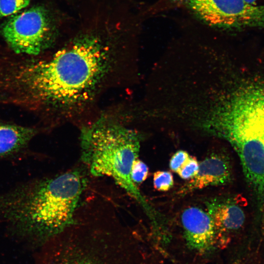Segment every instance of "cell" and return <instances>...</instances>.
<instances>
[{"instance_id": "4fadbf2b", "label": "cell", "mask_w": 264, "mask_h": 264, "mask_svg": "<svg viewBox=\"0 0 264 264\" xmlns=\"http://www.w3.org/2000/svg\"><path fill=\"white\" fill-rule=\"evenodd\" d=\"M30 0H0V17L13 15L27 6Z\"/></svg>"}, {"instance_id": "30bf717a", "label": "cell", "mask_w": 264, "mask_h": 264, "mask_svg": "<svg viewBox=\"0 0 264 264\" xmlns=\"http://www.w3.org/2000/svg\"><path fill=\"white\" fill-rule=\"evenodd\" d=\"M232 179L230 160L222 154H213L199 163L196 175L178 191L185 195L211 186L223 185Z\"/></svg>"}, {"instance_id": "ba28073f", "label": "cell", "mask_w": 264, "mask_h": 264, "mask_svg": "<svg viewBox=\"0 0 264 264\" xmlns=\"http://www.w3.org/2000/svg\"><path fill=\"white\" fill-rule=\"evenodd\" d=\"M181 220L184 238L191 249L202 254L216 246L215 228L207 211L190 207L183 211Z\"/></svg>"}, {"instance_id": "9c48e42d", "label": "cell", "mask_w": 264, "mask_h": 264, "mask_svg": "<svg viewBox=\"0 0 264 264\" xmlns=\"http://www.w3.org/2000/svg\"><path fill=\"white\" fill-rule=\"evenodd\" d=\"M206 206L215 228L216 246L224 248L243 225L244 212L233 198L212 199Z\"/></svg>"}, {"instance_id": "3957f363", "label": "cell", "mask_w": 264, "mask_h": 264, "mask_svg": "<svg viewBox=\"0 0 264 264\" xmlns=\"http://www.w3.org/2000/svg\"><path fill=\"white\" fill-rule=\"evenodd\" d=\"M81 143L82 160L90 173L112 178L142 207L153 227L158 226L162 221L159 214L131 178L140 150L138 134L121 125L98 123L83 131Z\"/></svg>"}, {"instance_id": "6da1fadb", "label": "cell", "mask_w": 264, "mask_h": 264, "mask_svg": "<svg viewBox=\"0 0 264 264\" xmlns=\"http://www.w3.org/2000/svg\"><path fill=\"white\" fill-rule=\"evenodd\" d=\"M107 50L86 37L51 58L18 66L8 73V86L23 103L39 107H67L88 99L108 65Z\"/></svg>"}, {"instance_id": "277c9868", "label": "cell", "mask_w": 264, "mask_h": 264, "mask_svg": "<svg viewBox=\"0 0 264 264\" xmlns=\"http://www.w3.org/2000/svg\"><path fill=\"white\" fill-rule=\"evenodd\" d=\"M125 228L72 224L42 246L37 264H138Z\"/></svg>"}, {"instance_id": "8fae6325", "label": "cell", "mask_w": 264, "mask_h": 264, "mask_svg": "<svg viewBox=\"0 0 264 264\" xmlns=\"http://www.w3.org/2000/svg\"><path fill=\"white\" fill-rule=\"evenodd\" d=\"M36 133L32 128L0 123V159L20 152Z\"/></svg>"}, {"instance_id": "5b68a950", "label": "cell", "mask_w": 264, "mask_h": 264, "mask_svg": "<svg viewBox=\"0 0 264 264\" xmlns=\"http://www.w3.org/2000/svg\"><path fill=\"white\" fill-rule=\"evenodd\" d=\"M221 138L228 141L238 154L264 221V141L250 105H246L238 112Z\"/></svg>"}, {"instance_id": "5bb4252c", "label": "cell", "mask_w": 264, "mask_h": 264, "mask_svg": "<svg viewBox=\"0 0 264 264\" xmlns=\"http://www.w3.org/2000/svg\"><path fill=\"white\" fill-rule=\"evenodd\" d=\"M153 183L154 188L157 190L167 191L174 185L173 176L172 173L168 171H156L154 174Z\"/></svg>"}, {"instance_id": "7a4b0ae2", "label": "cell", "mask_w": 264, "mask_h": 264, "mask_svg": "<svg viewBox=\"0 0 264 264\" xmlns=\"http://www.w3.org/2000/svg\"><path fill=\"white\" fill-rule=\"evenodd\" d=\"M85 185L74 170L21 184L0 194V223L43 246L75 222Z\"/></svg>"}, {"instance_id": "52a82bcc", "label": "cell", "mask_w": 264, "mask_h": 264, "mask_svg": "<svg viewBox=\"0 0 264 264\" xmlns=\"http://www.w3.org/2000/svg\"><path fill=\"white\" fill-rule=\"evenodd\" d=\"M52 25L43 6H36L11 17L2 28V34L17 53L36 55L46 48L51 40Z\"/></svg>"}, {"instance_id": "2e32d148", "label": "cell", "mask_w": 264, "mask_h": 264, "mask_svg": "<svg viewBox=\"0 0 264 264\" xmlns=\"http://www.w3.org/2000/svg\"><path fill=\"white\" fill-rule=\"evenodd\" d=\"M149 168L142 161L136 159L132 164L131 170V178L135 184L144 181L147 177Z\"/></svg>"}, {"instance_id": "e0dca14e", "label": "cell", "mask_w": 264, "mask_h": 264, "mask_svg": "<svg viewBox=\"0 0 264 264\" xmlns=\"http://www.w3.org/2000/svg\"><path fill=\"white\" fill-rule=\"evenodd\" d=\"M189 156V154L185 151H177L172 155L170 160L169 166L171 170L177 173Z\"/></svg>"}, {"instance_id": "9a60e30c", "label": "cell", "mask_w": 264, "mask_h": 264, "mask_svg": "<svg viewBox=\"0 0 264 264\" xmlns=\"http://www.w3.org/2000/svg\"><path fill=\"white\" fill-rule=\"evenodd\" d=\"M199 163L195 157L190 156L177 172L179 176L185 180H189L197 174Z\"/></svg>"}, {"instance_id": "ac0fdd59", "label": "cell", "mask_w": 264, "mask_h": 264, "mask_svg": "<svg viewBox=\"0 0 264 264\" xmlns=\"http://www.w3.org/2000/svg\"><path fill=\"white\" fill-rule=\"evenodd\" d=\"M245 2L248 4H254V3L257 0H243Z\"/></svg>"}, {"instance_id": "7c38bea8", "label": "cell", "mask_w": 264, "mask_h": 264, "mask_svg": "<svg viewBox=\"0 0 264 264\" xmlns=\"http://www.w3.org/2000/svg\"><path fill=\"white\" fill-rule=\"evenodd\" d=\"M253 114L264 141V88L247 87Z\"/></svg>"}, {"instance_id": "8992f818", "label": "cell", "mask_w": 264, "mask_h": 264, "mask_svg": "<svg viewBox=\"0 0 264 264\" xmlns=\"http://www.w3.org/2000/svg\"><path fill=\"white\" fill-rule=\"evenodd\" d=\"M192 13L207 25L220 30L264 29V5L243 0H183Z\"/></svg>"}]
</instances>
